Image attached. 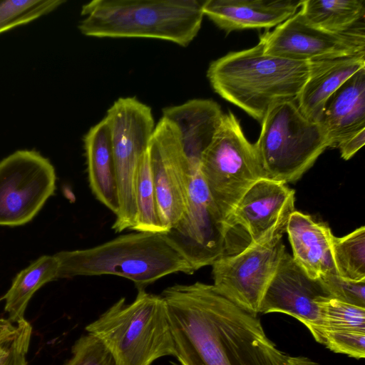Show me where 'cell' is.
I'll return each instance as SVG.
<instances>
[{
    "label": "cell",
    "mask_w": 365,
    "mask_h": 365,
    "mask_svg": "<svg viewBox=\"0 0 365 365\" xmlns=\"http://www.w3.org/2000/svg\"><path fill=\"white\" fill-rule=\"evenodd\" d=\"M200 172L223 222L245 192L262 178L255 145L231 111L223 114L203 153Z\"/></svg>",
    "instance_id": "cell-7"
},
{
    "label": "cell",
    "mask_w": 365,
    "mask_h": 365,
    "mask_svg": "<svg viewBox=\"0 0 365 365\" xmlns=\"http://www.w3.org/2000/svg\"><path fill=\"white\" fill-rule=\"evenodd\" d=\"M135 224L132 230L166 234L158 211L148 150L139 164L135 185Z\"/></svg>",
    "instance_id": "cell-25"
},
{
    "label": "cell",
    "mask_w": 365,
    "mask_h": 365,
    "mask_svg": "<svg viewBox=\"0 0 365 365\" xmlns=\"http://www.w3.org/2000/svg\"><path fill=\"white\" fill-rule=\"evenodd\" d=\"M199 0H93L82 6L81 33L98 38H150L187 46L203 19Z\"/></svg>",
    "instance_id": "cell-4"
},
{
    "label": "cell",
    "mask_w": 365,
    "mask_h": 365,
    "mask_svg": "<svg viewBox=\"0 0 365 365\" xmlns=\"http://www.w3.org/2000/svg\"><path fill=\"white\" fill-rule=\"evenodd\" d=\"M285 231L249 242L237 254L224 255L212 266L216 290L246 312L257 316L264 293L286 251Z\"/></svg>",
    "instance_id": "cell-9"
},
{
    "label": "cell",
    "mask_w": 365,
    "mask_h": 365,
    "mask_svg": "<svg viewBox=\"0 0 365 365\" xmlns=\"http://www.w3.org/2000/svg\"><path fill=\"white\" fill-rule=\"evenodd\" d=\"M58 262L55 255H43L21 270L2 297L8 319L16 324L25 319L27 305L34 294L45 284L58 279Z\"/></svg>",
    "instance_id": "cell-24"
},
{
    "label": "cell",
    "mask_w": 365,
    "mask_h": 365,
    "mask_svg": "<svg viewBox=\"0 0 365 365\" xmlns=\"http://www.w3.org/2000/svg\"><path fill=\"white\" fill-rule=\"evenodd\" d=\"M320 279L332 298L365 307V280H349L337 274H327Z\"/></svg>",
    "instance_id": "cell-29"
},
{
    "label": "cell",
    "mask_w": 365,
    "mask_h": 365,
    "mask_svg": "<svg viewBox=\"0 0 365 365\" xmlns=\"http://www.w3.org/2000/svg\"><path fill=\"white\" fill-rule=\"evenodd\" d=\"M17 331V324L8 319H0V346L12 339Z\"/></svg>",
    "instance_id": "cell-32"
},
{
    "label": "cell",
    "mask_w": 365,
    "mask_h": 365,
    "mask_svg": "<svg viewBox=\"0 0 365 365\" xmlns=\"http://www.w3.org/2000/svg\"><path fill=\"white\" fill-rule=\"evenodd\" d=\"M58 278L115 275L131 280L138 290L173 273L195 271L165 234L135 232L95 247L61 251Z\"/></svg>",
    "instance_id": "cell-3"
},
{
    "label": "cell",
    "mask_w": 365,
    "mask_h": 365,
    "mask_svg": "<svg viewBox=\"0 0 365 365\" xmlns=\"http://www.w3.org/2000/svg\"><path fill=\"white\" fill-rule=\"evenodd\" d=\"M332 255L338 275L349 280H365V227L341 237L334 235Z\"/></svg>",
    "instance_id": "cell-26"
},
{
    "label": "cell",
    "mask_w": 365,
    "mask_h": 365,
    "mask_svg": "<svg viewBox=\"0 0 365 365\" xmlns=\"http://www.w3.org/2000/svg\"><path fill=\"white\" fill-rule=\"evenodd\" d=\"M89 186L95 197L115 215L119 209L115 165L108 122L104 118L84 137Z\"/></svg>",
    "instance_id": "cell-22"
},
{
    "label": "cell",
    "mask_w": 365,
    "mask_h": 365,
    "mask_svg": "<svg viewBox=\"0 0 365 365\" xmlns=\"http://www.w3.org/2000/svg\"><path fill=\"white\" fill-rule=\"evenodd\" d=\"M187 195L186 213L165 235L197 271L225 255L226 233L200 168L188 176Z\"/></svg>",
    "instance_id": "cell-11"
},
{
    "label": "cell",
    "mask_w": 365,
    "mask_h": 365,
    "mask_svg": "<svg viewBox=\"0 0 365 365\" xmlns=\"http://www.w3.org/2000/svg\"><path fill=\"white\" fill-rule=\"evenodd\" d=\"M299 11L308 24L330 33L364 26V0H304Z\"/></svg>",
    "instance_id": "cell-23"
},
{
    "label": "cell",
    "mask_w": 365,
    "mask_h": 365,
    "mask_svg": "<svg viewBox=\"0 0 365 365\" xmlns=\"http://www.w3.org/2000/svg\"><path fill=\"white\" fill-rule=\"evenodd\" d=\"M286 232L292 257L309 277L319 279L337 274L332 255L334 235L327 225L294 210L288 219Z\"/></svg>",
    "instance_id": "cell-19"
},
{
    "label": "cell",
    "mask_w": 365,
    "mask_h": 365,
    "mask_svg": "<svg viewBox=\"0 0 365 365\" xmlns=\"http://www.w3.org/2000/svg\"><path fill=\"white\" fill-rule=\"evenodd\" d=\"M364 26L343 34L330 33L308 24L298 10L259 39L264 53L296 61L311 62L365 56Z\"/></svg>",
    "instance_id": "cell-13"
},
{
    "label": "cell",
    "mask_w": 365,
    "mask_h": 365,
    "mask_svg": "<svg viewBox=\"0 0 365 365\" xmlns=\"http://www.w3.org/2000/svg\"><path fill=\"white\" fill-rule=\"evenodd\" d=\"M26 365H28V364H26Z\"/></svg>",
    "instance_id": "cell-34"
},
{
    "label": "cell",
    "mask_w": 365,
    "mask_h": 365,
    "mask_svg": "<svg viewBox=\"0 0 365 365\" xmlns=\"http://www.w3.org/2000/svg\"><path fill=\"white\" fill-rule=\"evenodd\" d=\"M17 324L14 337L0 346V365H26L32 327L26 320Z\"/></svg>",
    "instance_id": "cell-30"
},
{
    "label": "cell",
    "mask_w": 365,
    "mask_h": 365,
    "mask_svg": "<svg viewBox=\"0 0 365 365\" xmlns=\"http://www.w3.org/2000/svg\"><path fill=\"white\" fill-rule=\"evenodd\" d=\"M309 71L310 62L265 54L259 39L211 62L207 76L219 96L261 122L273 106L297 100Z\"/></svg>",
    "instance_id": "cell-2"
},
{
    "label": "cell",
    "mask_w": 365,
    "mask_h": 365,
    "mask_svg": "<svg viewBox=\"0 0 365 365\" xmlns=\"http://www.w3.org/2000/svg\"><path fill=\"white\" fill-rule=\"evenodd\" d=\"M285 365H320L317 361L304 356H288Z\"/></svg>",
    "instance_id": "cell-33"
},
{
    "label": "cell",
    "mask_w": 365,
    "mask_h": 365,
    "mask_svg": "<svg viewBox=\"0 0 365 365\" xmlns=\"http://www.w3.org/2000/svg\"><path fill=\"white\" fill-rule=\"evenodd\" d=\"M297 0H207L202 12L217 26L230 33L269 29L292 16L301 7Z\"/></svg>",
    "instance_id": "cell-16"
},
{
    "label": "cell",
    "mask_w": 365,
    "mask_h": 365,
    "mask_svg": "<svg viewBox=\"0 0 365 365\" xmlns=\"http://www.w3.org/2000/svg\"><path fill=\"white\" fill-rule=\"evenodd\" d=\"M148 153L158 211L167 232L187 209V177L192 165L181 146L178 130L161 118L155 127Z\"/></svg>",
    "instance_id": "cell-12"
},
{
    "label": "cell",
    "mask_w": 365,
    "mask_h": 365,
    "mask_svg": "<svg viewBox=\"0 0 365 365\" xmlns=\"http://www.w3.org/2000/svg\"><path fill=\"white\" fill-rule=\"evenodd\" d=\"M85 329L103 344L115 365H151L176 356L165 302L145 289L138 290L128 304L121 297Z\"/></svg>",
    "instance_id": "cell-5"
},
{
    "label": "cell",
    "mask_w": 365,
    "mask_h": 365,
    "mask_svg": "<svg viewBox=\"0 0 365 365\" xmlns=\"http://www.w3.org/2000/svg\"><path fill=\"white\" fill-rule=\"evenodd\" d=\"M51 162L34 150H18L0 161V225L31 221L54 193Z\"/></svg>",
    "instance_id": "cell-10"
},
{
    "label": "cell",
    "mask_w": 365,
    "mask_h": 365,
    "mask_svg": "<svg viewBox=\"0 0 365 365\" xmlns=\"http://www.w3.org/2000/svg\"><path fill=\"white\" fill-rule=\"evenodd\" d=\"M318 325L312 334L327 349L356 359L365 357V307L334 298L319 304Z\"/></svg>",
    "instance_id": "cell-17"
},
{
    "label": "cell",
    "mask_w": 365,
    "mask_h": 365,
    "mask_svg": "<svg viewBox=\"0 0 365 365\" xmlns=\"http://www.w3.org/2000/svg\"><path fill=\"white\" fill-rule=\"evenodd\" d=\"M332 298L320 278L309 277L287 251L264 293L259 313H282L303 324L312 334L320 316L319 302Z\"/></svg>",
    "instance_id": "cell-14"
},
{
    "label": "cell",
    "mask_w": 365,
    "mask_h": 365,
    "mask_svg": "<svg viewBox=\"0 0 365 365\" xmlns=\"http://www.w3.org/2000/svg\"><path fill=\"white\" fill-rule=\"evenodd\" d=\"M294 208V191L285 183L261 178L242 196L224 222L226 233L241 228L256 242L283 230Z\"/></svg>",
    "instance_id": "cell-15"
},
{
    "label": "cell",
    "mask_w": 365,
    "mask_h": 365,
    "mask_svg": "<svg viewBox=\"0 0 365 365\" xmlns=\"http://www.w3.org/2000/svg\"><path fill=\"white\" fill-rule=\"evenodd\" d=\"M220 105L210 99H192L163 109V118L176 127L182 150L190 163L200 165L223 117Z\"/></svg>",
    "instance_id": "cell-18"
},
{
    "label": "cell",
    "mask_w": 365,
    "mask_h": 365,
    "mask_svg": "<svg viewBox=\"0 0 365 365\" xmlns=\"http://www.w3.org/2000/svg\"><path fill=\"white\" fill-rule=\"evenodd\" d=\"M63 365H115L107 348L95 336H81L71 349V356Z\"/></svg>",
    "instance_id": "cell-28"
},
{
    "label": "cell",
    "mask_w": 365,
    "mask_h": 365,
    "mask_svg": "<svg viewBox=\"0 0 365 365\" xmlns=\"http://www.w3.org/2000/svg\"><path fill=\"white\" fill-rule=\"evenodd\" d=\"M329 147L365 129V68H361L329 98L319 121Z\"/></svg>",
    "instance_id": "cell-21"
},
{
    "label": "cell",
    "mask_w": 365,
    "mask_h": 365,
    "mask_svg": "<svg viewBox=\"0 0 365 365\" xmlns=\"http://www.w3.org/2000/svg\"><path fill=\"white\" fill-rule=\"evenodd\" d=\"M254 143L262 178L287 184L298 180L329 143L319 123L309 120L296 101L273 106Z\"/></svg>",
    "instance_id": "cell-6"
},
{
    "label": "cell",
    "mask_w": 365,
    "mask_h": 365,
    "mask_svg": "<svg viewBox=\"0 0 365 365\" xmlns=\"http://www.w3.org/2000/svg\"><path fill=\"white\" fill-rule=\"evenodd\" d=\"M115 165L119 209L113 230H133L135 224V185L138 168L154 132L150 107L134 97L119 98L105 117Z\"/></svg>",
    "instance_id": "cell-8"
},
{
    "label": "cell",
    "mask_w": 365,
    "mask_h": 365,
    "mask_svg": "<svg viewBox=\"0 0 365 365\" xmlns=\"http://www.w3.org/2000/svg\"><path fill=\"white\" fill-rule=\"evenodd\" d=\"M63 3L62 0H0V34L46 15Z\"/></svg>",
    "instance_id": "cell-27"
},
{
    "label": "cell",
    "mask_w": 365,
    "mask_h": 365,
    "mask_svg": "<svg viewBox=\"0 0 365 365\" xmlns=\"http://www.w3.org/2000/svg\"><path fill=\"white\" fill-rule=\"evenodd\" d=\"M165 302L180 365H285L288 356L267 336L257 316L212 284H174Z\"/></svg>",
    "instance_id": "cell-1"
},
{
    "label": "cell",
    "mask_w": 365,
    "mask_h": 365,
    "mask_svg": "<svg viewBox=\"0 0 365 365\" xmlns=\"http://www.w3.org/2000/svg\"><path fill=\"white\" fill-rule=\"evenodd\" d=\"M365 143V129L361 130L351 136L345 138L337 146L339 149L341 157L345 160H349L356 153L363 147Z\"/></svg>",
    "instance_id": "cell-31"
},
{
    "label": "cell",
    "mask_w": 365,
    "mask_h": 365,
    "mask_svg": "<svg viewBox=\"0 0 365 365\" xmlns=\"http://www.w3.org/2000/svg\"><path fill=\"white\" fill-rule=\"evenodd\" d=\"M363 68L365 56L311 61L309 75L296 100L300 111L309 120L319 123L331 95Z\"/></svg>",
    "instance_id": "cell-20"
}]
</instances>
